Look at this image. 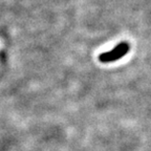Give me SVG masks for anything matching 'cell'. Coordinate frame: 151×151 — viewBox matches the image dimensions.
Wrapping results in <instances>:
<instances>
[{"label": "cell", "instance_id": "obj_1", "mask_svg": "<svg viewBox=\"0 0 151 151\" xmlns=\"http://www.w3.org/2000/svg\"><path fill=\"white\" fill-rule=\"evenodd\" d=\"M129 50V45L126 42L120 43L118 46H116L112 50L108 52H104V54L100 55L99 60L104 63H107V62H113L119 60L120 58H122L123 56H125L126 54Z\"/></svg>", "mask_w": 151, "mask_h": 151}]
</instances>
